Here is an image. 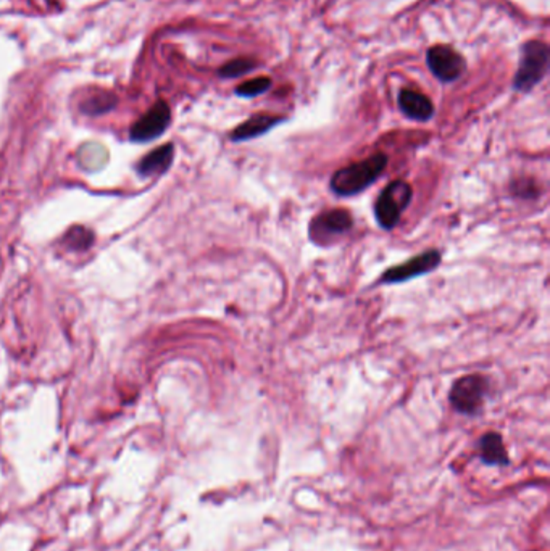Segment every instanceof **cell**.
<instances>
[{"mask_svg":"<svg viewBox=\"0 0 550 551\" xmlns=\"http://www.w3.org/2000/svg\"><path fill=\"white\" fill-rule=\"evenodd\" d=\"M386 166H388V156L384 154H374L358 164H352L336 171L329 186L334 194L341 197L360 194L366 187L372 186L374 181L381 178Z\"/></svg>","mask_w":550,"mask_h":551,"instance_id":"6da1fadb","label":"cell"},{"mask_svg":"<svg viewBox=\"0 0 550 551\" xmlns=\"http://www.w3.org/2000/svg\"><path fill=\"white\" fill-rule=\"evenodd\" d=\"M549 71V47L543 40H527L519 50L518 71L513 87L518 93H529Z\"/></svg>","mask_w":550,"mask_h":551,"instance_id":"7a4b0ae2","label":"cell"},{"mask_svg":"<svg viewBox=\"0 0 550 551\" xmlns=\"http://www.w3.org/2000/svg\"><path fill=\"white\" fill-rule=\"evenodd\" d=\"M411 187L405 181L391 182L374 203V217L383 229H394L399 225L403 211L411 200Z\"/></svg>","mask_w":550,"mask_h":551,"instance_id":"3957f363","label":"cell"},{"mask_svg":"<svg viewBox=\"0 0 550 551\" xmlns=\"http://www.w3.org/2000/svg\"><path fill=\"white\" fill-rule=\"evenodd\" d=\"M489 382L482 376H465L458 379L450 390V404L462 414L474 416L481 412L488 395Z\"/></svg>","mask_w":550,"mask_h":551,"instance_id":"277c9868","label":"cell"},{"mask_svg":"<svg viewBox=\"0 0 550 551\" xmlns=\"http://www.w3.org/2000/svg\"><path fill=\"white\" fill-rule=\"evenodd\" d=\"M354 226V219L347 210H328L313 218L311 223V241L318 245H329L349 233Z\"/></svg>","mask_w":550,"mask_h":551,"instance_id":"5b68a950","label":"cell"},{"mask_svg":"<svg viewBox=\"0 0 550 551\" xmlns=\"http://www.w3.org/2000/svg\"><path fill=\"white\" fill-rule=\"evenodd\" d=\"M427 63L428 68L442 83L457 81L466 70L464 55L458 54L454 47L442 46V44L429 47Z\"/></svg>","mask_w":550,"mask_h":551,"instance_id":"8992f818","label":"cell"},{"mask_svg":"<svg viewBox=\"0 0 550 551\" xmlns=\"http://www.w3.org/2000/svg\"><path fill=\"white\" fill-rule=\"evenodd\" d=\"M441 263V253L437 250H428L423 255L415 256L405 263L389 268L388 271L381 276L383 284H401L407 280H415L419 276H425L434 271Z\"/></svg>","mask_w":550,"mask_h":551,"instance_id":"52a82bcc","label":"cell"},{"mask_svg":"<svg viewBox=\"0 0 550 551\" xmlns=\"http://www.w3.org/2000/svg\"><path fill=\"white\" fill-rule=\"evenodd\" d=\"M170 107L165 102H157L144 117H140L131 128V139L136 142H149L157 139L167 131L170 125Z\"/></svg>","mask_w":550,"mask_h":551,"instance_id":"ba28073f","label":"cell"},{"mask_svg":"<svg viewBox=\"0 0 550 551\" xmlns=\"http://www.w3.org/2000/svg\"><path fill=\"white\" fill-rule=\"evenodd\" d=\"M399 109L405 117L415 121H428L434 115L433 102L425 93L411 89H403L399 93Z\"/></svg>","mask_w":550,"mask_h":551,"instance_id":"9c48e42d","label":"cell"},{"mask_svg":"<svg viewBox=\"0 0 550 551\" xmlns=\"http://www.w3.org/2000/svg\"><path fill=\"white\" fill-rule=\"evenodd\" d=\"M284 120L266 113H258L254 117L248 118V121H244L242 125L238 126L231 132V140L234 142H244V140L257 139L260 136H264L266 132L272 131L275 126L283 123Z\"/></svg>","mask_w":550,"mask_h":551,"instance_id":"30bf717a","label":"cell"},{"mask_svg":"<svg viewBox=\"0 0 550 551\" xmlns=\"http://www.w3.org/2000/svg\"><path fill=\"white\" fill-rule=\"evenodd\" d=\"M173 156H175L173 144H165L162 147L152 150L149 156L140 160V164H138V173L140 176H146V178L165 173L170 168Z\"/></svg>","mask_w":550,"mask_h":551,"instance_id":"8fae6325","label":"cell"},{"mask_svg":"<svg viewBox=\"0 0 550 551\" xmlns=\"http://www.w3.org/2000/svg\"><path fill=\"white\" fill-rule=\"evenodd\" d=\"M480 457L489 467H507L509 455L505 450L504 440L497 432H488L480 440Z\"/></svg>","mask_w":550,"mask_h":551,"instance_id":"7c38bea8","label":"cell"},{"mask_svg":"<svg viewBox=\"0 0 550 551\" xmlns=\"http://www.w3.org/2000/svg\"><path fill=\"white\" fill-rule=\"evenodd\" d=\"M270 87H272V79L268 76H258V78L248 79L246 83L238 85L236 93L239 97L252 99V97H258V95L266 93Z\"/></svg>","mask_w":550,"mask_h":551,"instance_id":"4fadbf2b","label":"cell"},{"mask_svg":"<svg viewBox=\"0 0 550 551\" xmlns=\"http://www.w3.org/2000/svg\"><path fill=\"white\" fill-rule=\"evenodd\" d=\"M117 103V99L109 93H94L83 105V110L86 113H91V115H97V113H104V111H109L113 109Z\"/></svg>","mask_w":550,"mask_h":551,"instance_id":"5bb4252c","label":"cell"},{"mask_svg":"<svg viewBox=\"0 0 550 551\" xmlns=\"http://www.w3.org/2000/svg\"><path fill=\"white\" fill-rule=\"evenodd\" d=\"M257 68V63L250 58H236L231 62L226 63L223 68H220L218 75L221 78H239L244 75H248L250 71H254Z\"/></svg>","mask_w":550,"mask_h":551,"instance_id":"9a60e30c","label":"cell"}]
</instances>
